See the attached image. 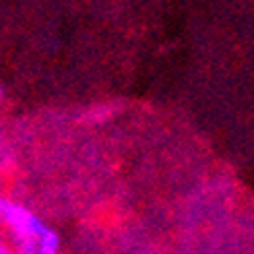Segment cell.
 <instances>
[{"mask_svg": "<svg viewBox=\"0 0 254 254\" xmlns=\"http://www.w3.org/2000/svg\"><path fill=\"white\" fill-rule=\"evenodd\" d=\"M37 254H60V236L52 227L37 238Z\"/></svg>", "mask_w": 254, "mask_h": 254, "instance_id": "7a4b0ae2", "label": "cell"}, {"mask_svg": "<svg viewBox=\"0 0 254 254\" xmlns=\"http://www.w3.org/2000/svg\"><path fill=\"white\" fill-rule=\"evenodd\" d=\"M0 147H2V134H0Z\"/></svg>", "mask_w": 254, "mask_h": 254, "instance_id": "8992f818", "label": "cell"}, {"mask_svg": "<svg viewBox=\"0 0 254 254\" xmlns=\"http://www.w3.org/2000/svg\"><path fill=\"white\" fill-rule=\"evenodd\" d=\"M0 223H4L12 240H21V238L37 240L48 230V225L35 213H31L27 207H23L6 196H0Z\"/></svg>", "mask_w": 254, "mask_h": 254, "instance_id": "6da1fadb", "label": "cell"}, {"mask_svg": "<svg viewBox=\"0 0 254 254\" xmlns=\"http://www.w3.org/2000/svg\"><path fill=\"white\" fill-rule=\"evenodd\" d=\"M15 254H37V240L35 238H21L15 240Z\"/></svg>", "mask_w": 254, "mask_h": 254, "instance_id": "3957f363", "label": "cell"}, {"mask_svg": "<svg viewBox=\"0 0 254 254\" xmlns=\"http://www.w3.org/2000/svg\"><path fill=\"white\" fill-rule=\"evenodd\" d=\"M4 97V87H2V83H0V99Z\"/></svg>", "mask_w": 254, "mask_h": 254, "instance_id": "5b68a950", "label": "cell"}, {"mask_svg": "<svg viewBox=\"0 0 254 254\" xmlns=\"http://www.w3.org/2000/svg\"><path fill=\"white\" fill-rule=\"evenodd\" d=\"M0 254H15V250H12L6 242H2V238H0Z\"/></svg>", "mask_w": 254, "mask_h": 254, "instance_id": "277c9868", "label": "cell"}]
</instances>
